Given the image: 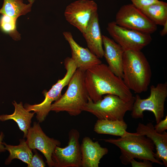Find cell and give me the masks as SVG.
<instances>
[{
  "instance_id": "6da1fadb",
  "label": "cell",
  "mask_w": 167,
  "mask_h": 167,
  "mask_svg": "<svg viewBox=\"0 0 167 167\" xmlns=\"http://www.w3.org/2000/svg\"><path fill=\"white\" fill-rule=\"evenodd\" d=\"M84 80L88 96L94 102L101 99L105 94L116 95L126 100L134 97L122 79L102 63L86 71Z\"/></svg>"
},
{
  "instance_id": "7a4b0ae2",
  "label": "cell",
  "mask_w": 167,
  "mask_h": 167,
  "mask_svg": "<svg viewBox=\"0 0 167 167\" xmlns=\"http://www.w3.org/2000/svg\"><path fill=\"white\" fill-rule=\"evenodd\" d=\"M122 70V79L130 90L136 93L147 91L152 71L149 62L141 51H124Z\"/></svg>"
},
{
  "instance_id": "3957f363",
  "label": "cell",
  "mask_w": 167,
  "mask_h": 167,
  "mask_svg": "<svg viewBox=\"0 0 167 167\" xmlns=\"http://www.w3.org/2000/svg\"><path fill=\"white\" fill-rule=\"evenodd\" d=\"M105 142L113 144L119 148L120 159L125 165L130 164L131 160L136 158L147 160L161 165H163L154 152L155 147L152 141L145 135L136 133L129 132L117 139H103Z\"/></svg>"
},
{
  "instance_id": "277c9868",
  "label": "cell",
  "mask_w": 167,
  "mask_h": 167,
  "mask_svg": "<svg viewBox=\"0 0 167 167\" xmlns=\"http://www.w3.org/2000/svg\"><path fill=\"white\" fill-rule=\"evenodd\" d=\"M85 71L77 68L68 84L64 94L53 104L50 110L65 111L72 116L79 115L88 102L89 97L85 85Z\"/></svg>"
},
{
  "instance_id": "5b68a950",
  "label": "cell",
  "mask_w": 167,
  "mask_h": 167,
  "mask_svg": "<svg viewBox=\"0 0 167 167\" xmlns=\"http://www.w3.org/2000/svg\"><path fill=\"white\" fill-rule=\"evenodd\" d=\"M134 100V96L126 100L117 96L108 94L94 102L89 96L82 111L91 113L98 119L124 120L126 112L131 111Z\"/></svg>"
},
{
  "instance_id": "8992f818",
  "label": "cell",
  "mask_w": 167,
  "mask_h": 167,
  "mask_svg": "<svg viewBox=\"0 0 167 167\" xmlns=\"http://www.w3.org/2000/svg\"><path fill=\"white\" fill-rule=\"evenodd\" d=\"M131 110V115L134 119L144 117L145 111L152 112L154 114L156 123L162 120L164 116L165 103L167 97V83L158 84L150 88V94L147 98L141 99L137 94Z\"/></svg>"
},
{
  "instance_id": "52a82bcc",
  "label": "cell",
  "mask_w": 167,
  "mask_h": 167,
  "mask_svg": "<svg viewBox=\"0 0 167 167\" xmlns=\"http://www.w3.org/2000/svg\"><path fill=\"white\" fill-rule=\"evenodd\" d=\"M64 65L66 73L64 77L59 79L49 91H44L45 97L44 100L41 103L31 105L26 104L24 107L28 111H33L36 114V118L39 122L44 121L50 110L53 101H56L61 96L63 88L67 85L69 81L77 69V66L71 58L67 57L64 60Z\"/></svg>"
},
{
  "instance_id": "ba28073f",
  "label": "cell",
  "mask_w": 167,
  "mask_h": 167,
  "mask_svg": "<svg viewBox=\"0 0 167 167\" xmlns=\"http://www.w3.org/2000/svg\"><path fill=\"white\" fill-rule=\"evenodd\" d=\"M106 29L113 39L124 51H141L152 40L150 34L122 27L115 21L108 23Z\"/></svg>"
},
{
  "instance_id": "9c48e42d",
  "label": "cell",
  "mask_w": 167,
  "mask_h": 167,
  "mask_svg": "<svg viewBox=\"0 0 167 167\" xmlns=\"http://www.w3.org/2000/svg\"><path fill=\"white\" fill-rule=\"evenodd\" d=\"M115 21L122 27L150 34L157 29V25L132 4L120 7L116 14Z\"/></svg>"
},
{
  "instance_id": "30bf717a",
  "label": "cell",
  "mask_w": 167,
  "mask_h": 167,
  "mask_svg": "<svg viewBox=\"0 0 167 167\" xmlns=\"http://www.w3.org/2000/svg\"><path fill=\"white\" fill-rule=\"evenodd\" d=\"M79 137L80 134L77 130L72 129L69 131L67 145L63 148L56 146L52 154L54 167H81Z\"/></svg>"
},
{
  "instance_id": "8fae6325",
  "label": "cell",
  "mask_w": 167,
  "mask_h": 167,
  "mask_svg": "<svg viewBox=\"0 0 167 167\" xmlns=\"http://www.w3.org/2000/svg\"><path fill=\"white\" fill-rule=\"evenodd\" d=\"M98 7L93 1L79 0L67 6L64 15L66 21L82 33L86 30Z\"/></svg>"
},
{
  "instance_id": "7c38bea8",
  "label": "cell",
  "mask_w": 167,
  "mask_h": 167,
  "mask_svg": "<svg viewBox=\"0 0 167 167\" xmlns=\"http://www.w3.org/2000/svg\"><path fill=\"white\" fill-rule=\"evenodd\" d=\"M26 142L32 149H37L44 155L49 167H54L52 156L56 146H59L58 140L48 136L43 131L39 123L34 122L28 130Z\"/></svg>"
},
{
  "instance_id": "4fadbf2b",
  "label": "cell",
  "mask_w": 167,
  "mask_h": 167,
  "mask_svg": "<svg viewBox=\"0 0 167 167\" xmlns=\"http://www.w3.org/2000/svg\"><path fill=\"white\" fill-rule=\"evenodd\" d=\"M63 34L70 45L71 58L75 62L77 68L85 72L93 66L102 63L100 58L91 52L88 48L80 46L75 41L70 32H64Z\"/></svg>"
},
{
  "instance_id": "5bb4252c",
  "label": "cell",
  "mask_w": 167,
  "mask_h": 167,
  "mask_svg": "<svg viewBox=\"0 0 167 167\" xmlns=\"http://www.w3.org/2000/svg\"><path fill=\"white\" fill-rule=\"evenodd\" d=\"M104 57L111 71L117 76L122 79V64L124 50L113 39L102 35Z\"/></svg>"
},
{
  "instance_id": "9a60e30c",
  "label": "cell",
  "mask_w": 167,
  "mask_h": 167,
  "mask_svg": "<svg viewBox=\"0 0 167 167\" xmlns=\"http://www.w3.org/2000/svg\"><path fill=\"white\" fill-rule=\"evenodd\" d=\"M136 133L143 135L149 138L153 143L156 149V153L163 165L167 167V133L157 132L151 122L145 125L139 122L136 129Z\"/></svg>"
},
{
  "instance_id": "2e32d148",
  "label": "cell",
  "mask_w": 167,
  "mask_h": 167,
  "mask_svg": "<svg viewBox=\"0 0 167 167\" xmlns=\"http://www.w3.org/2000/svg\"><path fill=\"white\" fill-rule=\"evenodd\" d=\"M81 167H98L100 161L108 152L107 148L101 146L98 141L93 142L86 136L80 145Z\"/></svg>"
},
{
  "instance_id": "e0dca14e",
  "label": "cell",
  "mask_w": 167,
  "mask_h": 167,
  "mask_svg": "<svg viewBox=\"0 0 167 167\" xmlns=\"http://www.w3.org/2000/svg\"><path fill=\"white\" fill-rule=\"evenodd\" d=\"M82 34L88 49L99 58H102L104 49L97 12L94 15L86 30Z\"/></svg>"
},
{
  "instance_id": "ac0fdd59",
  "label": "cell",
  "mask_w": 167,
  "mask_h": 167,
  "mask_svg": "<svg viewBox=\"0 0 167 167\" xmlns=\"http://www.w3.org/2000/svg\"><path fill=\"white\" fill-rule=\"evenodd\" d=\"M12 104L15 107L14 112L11 114L0 115V121L3 122L10 119L13 120L17 123L20 130L23 132L24 137H26L35 113L28 111L23 106L22 102L18 104L14 101Z\"/></svg>"
},
{
  "instance_id": "d6986e66",
  "label": "cell",
  "mask_w": 167,
  "mask_h": 167,
  "mask_svg": "<svg viewBox=\"0 0 167 167\" xmlns=\"http://www.w3.org/2000/svg\"><path fill=\"white\" fill-rule=\"evenodd\" d=\"M127 127V125L124 120L98 119L93 130L98 134L122 137L128 133L126 131Z\"/></svg>"
},
{
  "instance_id": "ffe728a7",
  "label": "cell",
  "mask_w": 167,
  "mask_h": 167,
  "mask_svg": "<svg viewBox=\"0 0 167 167\" xmlns=\"http://www.w3.org/2000/svg\"><path fill=\"white\" fill-rule=\"evenodd\" d=\"M19 141V144L16 146L8 145L3 143L6 150L9 153V156L5 162L6 165L9 164L12 161L15 159L21 160L26 163L28 165L30 164L33 156L32 149L28 146L24 139H20Z\"/></svg>"
},
{
  "instance_id": "44dd1931",
  "label": "cell",
  "mask_w": 167,
  "mask_h": 167,
  "mask_svg": "<svg viewBox=\"0 0 167 167\" xmlns=\"http://www.w3.org/2000/svg\"><path fill=\"white\" fill-rule=\"evenodd\" d=\"M27 4L23 2V0H3L0 14L5 15L17 19L20 16L31 11L34 0H28Z\"/></svg>"
},
{
  "instance_id": "7402d4cb",
  "label": "cell",
  "mask_w": 167,
  "mask_h": 167,
  "mask_svg": "<svg viewBox=\"0 0 167 167\" xmlns=\"http://www.w3.org/2000/svg\"><path fill=\"white\" fill-rule=\"evenodd\" d=\"M140 10L156 25L163 26L167 22V3L165 2L160 1Z\"/></svg>"
},
{
  "instance_id": "603a6c76",
  "label": "cell",
  "mask_w": 167,
  "mask_h": 167,
  "mask_svg": "<svg viewBox=\"0 0 167 167\" xmlns=\"http://www.w3.org/2000/svg\"><path fill=\"white\" fill-rule=\"evenodd\" d=\"M16 21L17 19L10 16L2 15L0 18V28L2 31L9 34L14 40L18 41L21 37L17 30Z\"/></svg>"
},
{
  "instance_id": "cb8c5ba5",
  "label": "cell",
  "mask_w": 167,
  "mask_h": 167,
  "mask_svg": "<svg viewBox=\"0 0 167 167\" xmlns=\"http://www.w3.org/2000/svg\"><path fill=\"white\" fill-rule=\"evenodd\" d=\"M45 166L42 157L35 152V153L33 155L30 163L28 165V167H44Z\"/></svg>"
},
{
  "instance_id": "d4e9b609",
  "label": "cell",
  "mask_w": 167,
  "mask_h": 167,
  "mask_svg": "<svg viewBox=\"0 0 167 167\" xmlns=\"http://www.w3.org/2000/svg\"><path fill=\"white\" fill-rule=\"evenodd\" d=\"M132 4L138 9L141 10L153 3L159 2V0H130Z\"/></svg>"
},
{
  "instance_id": "484cf974",
  "label": "cell",
  "mask_w": 167,
  "mask_h": 167,
  "mask_svg": "<svg viewBox=\"0 0 167 167\" xmlns=\"http://www.w3.org/2000/svg\"><path fill=\"white\" fill-rule=\"evenodd\" d=\"M143 161H137L135 159H131L130 163L132 167H152V163L150 161L147 160H143Z\"/></svg>"
},
{
  "instance_id": "4316f807",
  "label": "cell",
  "mask_w": 167,
  "mask_h": 167,
  "mask_svg": "<svg viewBox=\"0 0 167 167\" xmlns=\"http://www.w3.org/2000/svg\"><path fill=\"white\" fill-rule=\"evenodd\" d=\"M154 126L155 131L159 133H162L167 129V116L165 119L161 120Z\"/></svg>"
},
{
  "instance_id": "83f0119b",
  "label": "cell",
  "mask_w": 167,
  "mask_h": 167,
  "mask_svg": "<svg viewBox=\"0 0 167 167\" xmlns=\"http://www.w3.org/2000/svg\"><path fill=\"white\" fill-rule=\"evenodd\" d=\"M4 137V134L2 132L0 134V153L5 152L6 150L2 141Z\"/></svg>"
},
{
  "instance_id": "f1b7e54d",
  "label": "cell",
  "mask_w": 167,
  "mask_h": 167,
  "mask_svg": "<svg viewBox=\"0 0 167 167\" xmlns=\"http://www.w3.org/2000/svg\"><path fill=\"white\" fill-rule=\"evenodd\" d=\"M163 28L161 31L160 35L162 36H164L167 33V22L163 25Z\"/></svg>"
}]
</instances>
